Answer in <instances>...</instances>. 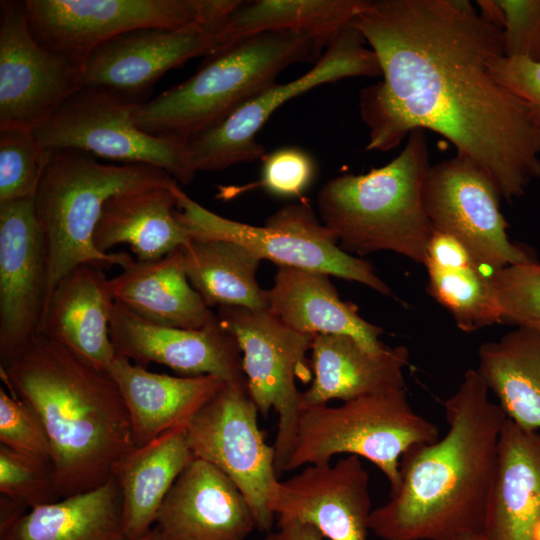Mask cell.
I'll list each match as a JSON object with an SVG mask.
<instances>
[{"mask_svg":"<svg viewBox=\"0 0 540 540\" xmlns=\"http://www.w3.org/2000/svg\"><path fill=\"white\" fill-rule=\"evenodd\" d=\"M534 540H540V525L538 526V528L536 530Z\"/></svg>","mask_w":540,"mask_h":540,"instance_id":"44","label":"cell"},{"mask_svg":"<svg viewBox=\"0 0 540 540\" xmlns=\"http://www.w3.org/2000/svg\"><path fill=\"white\" fill-rule=\"evenodd\" d=\"M495 80L522 99L540 124V62L502 56L491 63Z\"/></svg>","mask_w":540,"mask_h":540,"instance_id":"40","label":"cell"},{"mask_svg":"<svg viewBox=\"0 0 540 540\" xmlns=\"http://www.w3.org/2000/svg\"><path fill=\"white\" fill-rule=\"evenodd\" d=\"M174 193L176 216L191 240L232 241L279 267L318 271L361 283L382 295H392L372 264L340 248L334 232L317 218L306 200L283 206L267 218L264 226H255L204 208L177 183Z\"/></svg>","mask_w":540,"mask_h":540,"instance_id":"8","label":"cell"},{"mask_svg":"<svg viewBox=\"0 0 540 540\" xmlns=\"http://www.w3.org/2000/svg\"><path fill=\"white\" fill-rule=\"evenodd\" d=\"M311 352L313 379L301 393V409L405 388V346L371 352L351 336L317 334Z\"/></svg>","mask_w":540,"mask_h":540,"instance_id":"21","label":"cell"},{"mask_svg":"<svg viewBox=\"0 0 540 540\" xmlns=\"http://www.w3.org/2000/svg\"><path fill=\"white\" fill-rule=\"evenodd\" d=\"M107 372L127 408L136 447L172 429L187 427L226 385L213 375L186 377L151 372L119 355Z\"/></svg>","mask_w":540,"mask_h":540,"instance_id":"22","label":"cell"},{"mask_svg":"<svg viewBox=\"0 0 540 540\" xmlns=\"http://www.w3.org/2000/svg\"><path fill=\"white\" fill-rule=\"evenodd\" d=\"M352 23L383 77L359 96L367 150L431 130L483 167L509 203L540 178V124L490 70L505 55L501 26L468 0H366Z\"/></svg>","mask_w":540,"mask_h":540,"instance_id":"1","label":"cell"},{"mask_svg":"<svg viewBox=\"0 0 540 540\" xmlns=\"http://www.w3.org/2000/svg\"><path fill=\"white\" fill-rule=\"evenodd\" d=\"M0 372L45 426L60 499L103 485L136 447L113 378L62 344L39 333Z\"/></svg>","mask_w":540,"mask_h":540,"instance_id":"3","label":"cell"},{"mask_svg":"<svg viewBox=\"0 0 540 540\" xmlns=\"http://www.w3.org/2000/svg\"><path fill=\"white\" fill-rule=\"evenodd\" d=\"M329 276L280 266L273 286L266 290L267 310L296 331L348 335L371 352L384 350L383 330L363 319L356 305L343 301Z\"/></svg>","mask_w":540,"mask_h":540,"instance_id":"25","label":"cell"},{"mask_svg":"<svg viewBox=\"0 0 540 540\" xmlns=\"http://www.w3.org/2000/svg\"><path fill=\"white\" fill-rule=\"evenodd\" d=\"M258 409L248 392L225 385L193 417L187 426L195 458L222 471L249 503L256 529H271V502L280 481L275 450L258 426Z\"/></svg>","mask_w":540,"mask_h":540,"instance_id":"13","label":"cell"},{"mask_svg":"<svg viewBox=\"0 0 540 540\" xmlns=\"http://www.w3.org/2000/svg\"><path fill=\"white\" fill-rule=\"evenodd\" d=\"M133 540H162L158 532L152 528L147 534Z\"/></svg>","mask_w":540,"mask_h":540,"instance_id":"42","label":"cell"},{"mask_svg":"<svg viewBox=\"0 0 540 540\" xmlns=\"http://www.w3.org/2000/svg\"><path fill=\"white\" fill-rule=\"evenodd\" d=\"M0 540H128L119 485H103L29 509L0 531Z\"/></svg>","mask_w":540,"mask_h":540,"instance_id":"30","label":"cell"},{"mask_svg":"<svg viewBox=\"0 0 540 540\" xmlns=\"http://www.w3.org/2000/svg\"><path fill=\"white\" fill-rule=\"evenodd\" d=\"M83 66L36 39L24 1L0 2V128L40 126L84 86Z\"/></svg>","mask_w":540,"mask_h":540,"instance_id":"15","label":"cell"},{"mask_svg":"<svg viewBox=\"0 0 540 540\" xmlns=\"http://www.w3.org/2000/svg\"><path fill=\"white\" fill-rule=\"evenodd\" d=\"M48 156L32 129L0 128V204L34 198Z\"/></svg>","mask_w":540,"mask_h":540,"instance_id":"34","label":"cell"},{"mask_svg":"<svg viewBox=\"0 0 540 540\" xmlns=\"http://www.w3.org/2000/svg\"><path fill=\"white\" fill-rule=\"evenodd\" d=\"M174 180L147 164H103L89 153L72 149L49 152L34 196L48 256L47 303L58 282L79 265L123 268L133 260L127 253L101 252L93 243L110 197Z\"/></svg>","mask_w":540,"mask_h":540,"instance_id":"6","label":"cell"},{"mask_svg":"<svg viewBox=\"0 0 540 540\" xmlns=\"http://www.w3.org/2000/svg\"><path fill=\"white\" fill-rule=\"evenodd\" d=\"M48 293L46 243L34 198L0 204V366L39 334Z\"/></svg>","mask_w":540,"mask_h":540,"instance_id":"16","label":"cell"},{"mask_svg":"<svg viewBox=\"0 0 540 540\" xmlns=\"http://www.w3.org/2000/svg\"><path fill=\"white\" fill-rule=\"evenodd\" d=\"M176 180L142 187L110 197L104 204L93 234L95 247L104 253L128 245L137 261L164 257L191 241L176 216Z\"/></svg>","mask_w":540,"mask_h":540,"instance_id":"26","label":"cell"},{"mask_svg":"<svg viewBox=\"0 0 540 540\" xmlns=\"http://www.w3.org/2000/svg\"><path fill=\"white\" fill-rule=\"evenodd\" d=\"M114 302L103 268L79 265L54 288L39 333L108 371L117 356L109 333Z\"/></svg>","mask_w":540,"mask_h":540,"instance_id":"23","label":"cell"},{"mask_svg":"<svg viewBox=\"0 0 540 540\" xmlns=\"http://www.w3.org/2000/svg\"><path fill=\"white\" fill-rule=\"evenodd\" d=\"M217 316L239 344L247 391L259 413L266 417L273 409L278 415L273 447L279 476L297 435L302 392L296 379L311 378L307 352L314 335L288 327L268 310L220 307Z\"/></svg>","mask_w":540,"mask_h":540,"instance_id":"12","label":"cell"},{"mask_svg":"<svg viewBox=\"0 0 540 540\" xmlns=\"http://www.w3.org/2000/svg\"><path fill=\"white\" fill-rule=\"evenodd\" d=\"M490 276L502 322L540 334V264L510 265Z\"/></svg>","mask_w":540,"mask_h":540,"instance_id":"35","label":"cell"},{"mask_svg":"<svg viewBox=\"0 0 540 540\" xmlns=\"http://www.w3.org/2000/svg\"><path fill=\"white\" fill-rule=\"evenodd\" d=\"M261 178L242 187L221 186L217 197L230 199L248 189L262 187L281 197H298L311 184L316 166L313 158L298 147L279 148L262 157Z\"/></svg>","mask_w":540,"mask_h":540,"instance_id":"37","label":"cell"},{"mask_svg":"<svg viewBox=\"0 0 540 540\" xmlns=\"http://www.w3.org/2000/svg\"><path fill=\"white\" fill-rule=\"evenodd\" d=\"M497 2L504 15V56L540 62V0Z\"/></svg>","mask_w":540,"mask_h":540,"instance_id":"39","label":"cell"},{"mask_svg":"<svg viewBox=\"0 0 540 540\" xmlns=\"http://www.w3.org/2000/svg\"><path fill=\"white\" fill-rule=\"evenodd\" d=\"M187 277L208 307L268 309L267 292L256 279L259 259L246 247L225 240H195L182 246Z\"/></svg>","mask_w":540,"mask_h":540,"instance_id":"33","label":"cell"},{"mask_svg":"<svg viewBox=\"0 0 540 540\" xmlns=\"http://www.w3.org/2000/svg\"><path fill=\"white\" fill-rule=\"evenodd\" d=\"M153 528L162 540H245L256 522L239 488L195 458L166 495Z\"/></svg>","mask_w":540,"mask_h":540,"instance_id":"20","label":"cell"},{"mask_svg":"<svg viewBox=\"0 0 540 540\" xmlns=\"http://www.w3.org/2000/svg\"><path fill=\"white\" fill-rule=\"evenodd\" d=\"M278 530L271 532L264 540H324L314 526L296 520L278 522Z\"/></svg>","mask_w":540,"mask_h":540,"instance_id":"41","label":"cell"},{"mask_svg":"<svg viewBox=\"0 0 540 540\" xmlns=\"http://www.w3.org/2000/svg\"><path fill=\"white\" fill-rule=\"evenodd\" d=\"M366 0L240 1L217 29L225 46L267 32H303L326 49Z\"/></svg>","mask_w":540,"mask_h":540,"instance_id":"32","label":"cell"},{"mask_svg":"<svg viewBox=\"0 0 540 540\" xmlns=\"http://www.w3.org/2000/svg\"><path fill=\"white\" fill-rule=\"evenodd\" d=\"M423 264L429 294L451 313L459 329L473 332L502 323L490 274L458 240L433 231Z\"/></svg>","mask_w":540,"mask_h":540,"instance_id":"29","label":"cell"},{"mask_svg":"<svg viewBox=\"0 0 540 540\" xmlns=\"http://www.w3.org/2000/svg\"><path fill=\"white\" fill-rule=\"evenodd\" d=\"M353 24L329 44L314 67L284 84H274L246 101L216 124L183 140L190 167L219 171L265 155L256 135L270 116L290 99L323 84L348 77H377L381 69L375 53Z\"/></svg>","mask_w":540,"mask_h":540,"instance_id":"10","label":"cell"},{"mask_svg":"<svg viewBox=\"0 0 540 540\" xmlns=\"http://www.w3.org/2000/svg\"><path fill=\"white\" fill-rule=\"evenodd\" d=\"M457 540H486V538L483 533H477L460 537Z\"/></svg>","mask_w":540,"mask_h":540,"instance_id":"43","label":"cell"},{"mask_svg":"<svg viewBox=\"0 0 540 540\" xmlns=\"http://www.w3.org/2000/svg\"><path fill=\"white\" fill-rule=\"evenodd\" d=\"M195 459L187 427L167 431L122 456L112 469L122 500L125 536L133 540L147 534L171 487Z\"/></svg>","mask_w":540,"mask_h":540,"instance_id":"28","label":"cell"},{"mask_svg":"<svg viewBox=\"0 0 540 540\" xmlns=\"http://www.w3.org/2000/svg\"><path fill=\"white\" fill-rule=\"evenodd\" d=\"M44 46L84 64L103 43L150 27L217 29L240 0H26Z\"/></svg>","mask_w":540,"mask_h":540,"instance_id":"9","label":"cell"},{"mask_svg":"<svg viewBox=\"0 0 540 540\" xmlns=\"http://www.w3.org/2000/svg\"><path fill=\"white\" fill-rule=\"evenodd\" d=\"M323 48L303 32H267L230 43L186 81L136 103L134 123L147 134L183 141L276 84L288 66L318 61Z\"/></svg>","mask_w":540,"mask_h":540,"instance_id":"5","label":"cell"},{"mask_svg":"<svg viewBox=\"0 0 540 540\" xmlns=\"http://www.w3.org/2000/svg\"><path fill=\"white\" fill-rule=\"evenodd\" d=\"M540 525V431L506 418L487 504L486 540H534Z\"/></svg>","mask_w":540,"mask_h":540,"instance_id":"24","label":"cell"},{"mask_svg":"<svg viewBox=\"0 0 540 540\" xmlns=\"http://www.w3.org/2000/svg\"><path fill=\"white\" fill-rule=\"evenodd\" d=\"M476 371L506 418L540 431V334L516 328L478 350Z\"/></svg>","mask_w":540,"mask_h":540,"instance_id":"31","label":"cell"},{"mask_svg":"<svg viewBox=\"0 0 540 540\" xmlns=\"http://www.w3.org/2000/svg\"><path fill=\"white\" fill-rule=\"evenodd\" d=\"M271 510L278 522L310 524L329 540H367L372 512L369 474L353 455L334 465H307L278 482Z\"/></svg>","mask_w":540,"mask_h":540,"instance_id":"19","label":"cell"},{"mask_svg":"<svg viewBox=\"0 0 540 540\" xmlns=\"http://www.w3.org/2000/svg\"><path fill=\"white\" fill-rule=\"evenodd\" d=\"M475 369L465 372L444 402L448 430L409 447L400 459V485L372 510L369 530L382 540H457L483 533L506 415L489 399Z\"/></svg>","mask_w":540,"mask_h":540,"instance_id":"2","label":"cell"},{"mask_svg":"<svg viewBox=\"0 0 540 540\" xmlns=\"http://www.w3.org/2000/svg\"><path fill=\"white\" fill-rule=\"evenodd\" d=\"M135 102L111 90L84 85L33 131L44 151L80 150L124 163L147 164L183 184L196 172L183 141L143 132L133 120Z\"/></svg>","mask_w":540,"mask_h":540,"instance_id":"11","label":"cell"},{"mask_svg":"<svg viewBox=\"0 0 540 540\" xmlns=\"http://www.w3.org/2000/svg\"><path fill=\"white\" fill-rule=\"evenodd\" d=\"M0 494L28 510L59 500L52 463L0 444Z\"/></svg>","mask_w":540,"mask_h":540,"instance_id":"36","label":"cell"},{"mask_svg":"<svg viewBox=\"0 0 540 540\" xmlns=\"http://www.w3.org/2000/svg\"><path fill=\"white\" fill-rule=\"evenodd\" d=\"M109 333L116 354L138 365L158 363L186 377L213 375L248 392L239 344L218 318L201 329L163 326L115 301Z\"/></svg>","mask_w":540,"mask_h":540,"instance_id":"17","label":"cell"},{"mask_svg":"<svg viewBox=\"0 0 540 540\" xmlns=\"http://www.w3.org/2000/svg\"><path fill=\"white\" fill-rule=\"evenodd\" d=\"M0 444L52 463V450L45 426L25 400L0 387Z\"/></svg>","mask_w":540,"mask_h":540,"instance_id":"38","label":"cell"},{"mask_svg":"<svg viewBox=\"0 0 540 540\" xmlns=\"http://www.w3.org/2000/svg\"><path fill=\"white\" fill-rule=\"evenodd\" d=\"M430 167L425 130H413L383 167L326 182L317 195L320 219L350 255L391 251L423 264L433 233L423 204Z\"/></svg>","mask_w":540,"mask_h":540,"instance_id":"4","label":"cell"},{"mask_svg":"<svg viewBox=\"0 0 540 540\" xmlns=\"http://www.w3.org/2000/svg\"><path fill=\"white\" fill-rule=\"evenodd\" d=\"M109 285L116 302L155 324L201 329L218 318L191 285L182 247L156 260H132Z\"/></svg>","mask_w":540,"mask_h":540,"instance_id":"27","label":"cell"},{"mask_svg":"<svg viewBox=\"0 0 540 540\" xmlns=\"http://www.w3.org/2000/svg\"><path fill=\"white\" fill-rule=\"evenodd\" d=\"M439 430L416 413L405 388L301 409L297 435L283 473L304 465L330 464L338 454L363 457L386 476L390 495L400 485V459L411 446L431 443Z\"/></svg>","mask_w":540,"mask_h":540,"instance_id":"7","label":"cell"},{"mask_svg":"<svg viewBox=\"0 0 540 540\" xmlns=\"http://www.w3.org/2000/svg\"><path fill=\"white\" fill-rule=\"evenodd\" d=\"M501 194L490 174L465 155L431 165L423 204L433 231L458 240L482 264L494 270L535 261L507 234Z\"/></svg>","mask_w":540,"mask_h":540,"instance_id":"14","label":"cell"},{"mask_svg":"<svg viewBox=\"0 0 540 540\" xmlns=\"http://www.w3.org/2000/svg\"><path fill=\"white\" fill-rule=\"evenodd\" d=\"M224 46L214 28L133 30L103 43L86 58L84 85L105 88L140 103L167 71Z\"/></svg>","mask_w":540,"mask_h":540,"instance_id":"18","label":"cell"}]
</instances>
